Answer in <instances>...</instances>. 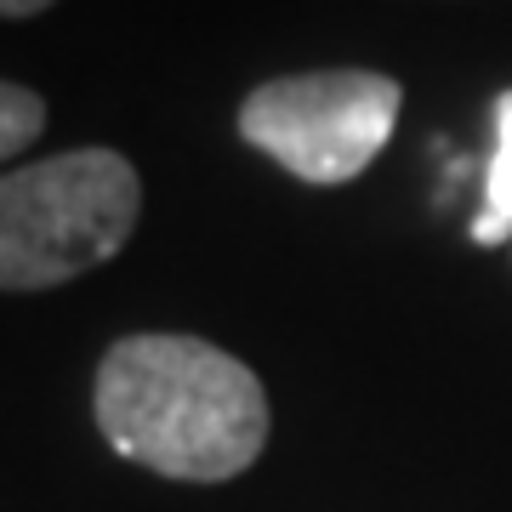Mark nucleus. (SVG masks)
Segmentation results:
<instances>
[{
    "mask_svg": "<svg viewBox=\"0 0 512 512\" xmlns=\"http://www.w3.org/2000/svg\"><path fill=\"white\" fill-rule=\"evenodd\" d=\"M97 427L114 456L177 484H228L268 450V387L228 348L183 330H137L97 359Z\"/></svg>",
    "mask_w": 512,
    "mask_h": 512,
    "instance_id": "1",
    "label": "nucleus"
},
{
    "mask_svg": "<svg viewBox=\"0 0 512 512\" xmlns=\"http://www.w3.org/2000/svg\"><path fill=\"white\" fill-rule=\"evenodd\" d=\"M143 177L120 148H69L0 177V291H52L126 251Z\"/></svg>",
    "mask_w": 512,
    "mask_h": 512,
    "instance_id": "2",
    "label": "nucleus"
},
{
    "mask_svg": "<svg viewBox=\"0 0 512 512\" xmlns=\"http://www.w3.org/2000/svg\"><path fill=\"white\" fill-rule=\"evenodd\" d=\"M404 86L382 69H308L251 86L234 126L251 148L308 188L359 183L393 143Z\"/></svg>",
    "mask_w": 512,
    "mask_h": 512,
    "instance_id": "3",
    "label": "nucleus"
},
{
    "mask_svg": "<svg viewBox=\"0 0 512 512\" xmlns=\"http://www.w3.org/2000/svg\"><path fill=\"white\" fill-rule=\"evenodd\" d=\"M490 160H484V200L473 211V245H512V86L490 103Z\"/></svg>",
    "mask_w": 512,
    "mask_h": 512,
    "instance_id": "4",
    "label": "nucleus"
},
{
    "mask_svg": "<svg viewBox=\"0 0 512 512\" xmlns=\"http://www.w3.org/2000/svg\"><path fill=\"white\" fill-rule=\"evenodd\" d=\"M46 120H52L46 97L18 86V80H0V165H6V171H12V160H18L23 148L40 143Z\"/></svg>",
    "mask_w": 512,
    "mask_h": 512,
    "instance_id": "5",
    "label": "nucleus"
},
{
    "mask_svg": "<svg viewBox=\"0 0 512 512\" xmlns=\"http://www.w3.org/2000/svg\"><path fill=\"white\" fill-rule=\"evenodd\" d=\"M57 0H0V18H40V12H52Z\"/></svg>",
    "mask_w": 512,
    "mask_h": 512,
    "instance_id": "6",
    "label": "nucleus"
}]
</instances>
